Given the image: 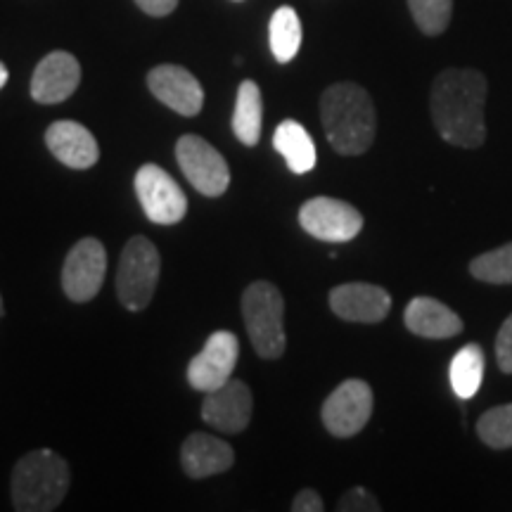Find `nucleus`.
<instances>
[{"label":"nucleus","mask_w":512,"mask_h":512,"mask_svg":"<svg viewBox=\"0 0 512 512\" xmlns=\"http://www.w3.org/2000/svg\"><path fill=\"white\" fill-rule=\"evenodd\" d=\"M486 95L489 81L477 69H444L432 83L430 112L446 143L477 150L486 140Z\"/></svg>","instance_id":"nucleus-1"},{"label":"nucleus","mask_w":512,"mask_h":512,"mask_svg":"<svg viewBox=\"0 0 512 512\" xmlns=\"http://www.w3.org/2000/svg\"><path fill=\"white\" fill-rule=\"evenodd\" d=\"M320 121L332 150L344 157L363 155L377 133L373 98L363 86L342 81L320 95Z\"/></svg>","instance_id":"nucleus-2"},{"label":"nucleus","mask_w":512,"mask_h":512,"mask_svg":"<svg viewBox=\"0 0 512 512\" xmlns=\"http://www.w3.org/2000/svg\"><path fill=\"white\" fill-rule=\"evenodd\" d=\"M69 463L50 448L31 451L12 472V505L19 512H53L69 491Z\"/></svg>","instance_id":"nucleus-3"},{"label":"nucleus","mask_w":512,"mask_h":512,"mask_svg":"<svg viewBox=\"0 0 512 512\" xmlns=\"http://www.w3.org/2000/svg\"><path fill=\"white\" fill-rule=\"evenodd\" d=\"M242 318L256 354L268 361L285 354V299L278 287L266 280L249 285L242 294Z\"/></svg>","instance_id":"nucleus-4"},{"label":"nucleus","mask_w":512,"mask_h":512,"mask_svg":"<svg viewBox=\"0 0 512 512\" xmlns=\"http://www.w3.org/2000/svg\"><path fill=\"white\" fill-rule=\"evenodd\" d=\"M162 259L157 247L143 235L126 242L117 268V294L119 302L128 311H143L155 297Z\"/></svg>","instance_id":"nucleus-5"},{"label":"nucleus","mask_w":512,"mask_h":512,"mask_svg":"<svg viewBox=\"0 0 512 512\" xmlns=\"http://www.w3.org/2000/svg\"><path fill=\"white\" fill-rule=\"evenodd\" d=\"M136 195L145 216L159 226H174L188 214V197L162 166L145 164L136 174Z\"/></svg>","instance_id":"nucleus-6"},{"label":"nucleus","mask_w":512,"mask_h":512,"mask_svg":"<svg viewBox=\"0 0 512 512\" xmlns=\"http://www.w3.org/2000/svg\"><path fill=\"white\" fill-rule=\"evenodd\" d=\"M375 396L368 382L347 380L332 392L323 403V425L339 439L354 437L368 425L373 415Z\"/></svg>","instance_id":"nucleus-7"},{"label":"nucleus","mask_w":512,"mask_h":512,"mask_svg":"<svg viewBox=\"0 0 512 512\" xmlns=\"http://www.w3.org/2000/svg\"><path fill=\"white\" fill-rule=\"evenodd\" d=\"M176 159L192 188L204 197H221L230 185V169L216 147L200 136H183L176 143Z\"/></svg>","instance_id":"nucleus-8"},{"label":"nucleus","mask_w":512,"mask_h":512,"mask_svg":"<svg viewBox=\"0 0 512 512\" xmlns=\"http://www.w3.org/2000/svg\"><path fill=\"white\" fill-rule=\"evenodd\" d=\"M299 223L316 240L349 242L363 230V214L344 200L313 197L299 209Z\"/></svg>","instance_id":"nucleus-9"},{"label":"nucleus","mask_w":512,"mask_h":512,"mask_svg":"<svg viewBox=\"0 0 512 512\" xmlns=\"http://www.w3.org/2000/svg\"><path fill=\"white\" fill-rule=\"evenodd\" d=\"M107 252L100 240L83 238L72 247L62 266V290L76 304L91 302L105 283Z\"/></svg>","instance_id":"nucleus-10"},{"label":"nucleus","mask_w":512,"mask_h":512,"mask_svg":"<svg viewBox=\"0 0 512 512\" xmlns=\"http://www.w3.org/2000/svg\"><path fill=\"white\" fill-rule=\"evenodd\" d=\"M240 344L238 337L228 330L211 332V337L204 344V349L190 361L188 382L197 392H214L221 384H226L233 377V370L238 366Z\"/></svg>","instance_id":"nucleus-11"},{"label":"nucleus","mask_w":512,"mask_h":512,"mask_svg":"<svg viewBox=\"0 0 512 512\" xmlns=\"http://www.w3.org/2000/svg\"><path fill=\"white\" fill-rule=\"evenodd\" d=\"M252 408V389L245 382L230 377L219 389L207 392V399L202 403V420L221 432L240 434L249 427Z\"/></svg>","instance_id":"nucleus-12"},{"label":"nucleus","mask_w":512,"mask_h":512,"mask_svg":"<svg viewBox=\"0 0 512 512\" xmlns=\"http://www.w3.org/2000/svg\"><path fill=\"white\" fill-rule=\"evenodd\" d=\"M147 86L159 102H164L169 110L183 117H195L202 112L204 91L202 83L192 76L185 67L178 64H159L147 74Z\"/></svg>","instance_id":"nucleus-13"},{"label":"nucleus","mask_w":512,"mask_h":512,"mask_svg":"<svg viewBox=\"0 0 512 512\" xmlns=\"http://www.w3.org/2000/svg\"><path fill=\"white\" fill-rule=\"evenodd\" d=\"M330 309L349 323H380L392 311V294L380 285L347 283L330 292Z\"/></svg>","instance_id":"nucleus-14"},{"label":"nucleus","mask_w":512,"mask_h":512,"mask_svg":"<svg viewBox=\"0 0 512 512\" xmlns=\"http://www.w3.org/2000/svg\"><path fill=\"white\" fill-rule=\"evenodd\" d=\"M81 64L72 53L55 50L38 62L31 76V98L41 105H57L69 100L79 88Z\"/></svg>","instance_id":"nucleus-15"},{"label":"nucleus","mask_w":512,"mask_h":512,"mask_svg":"<svg viewBox=\"0 0 512 512\" xmlns=\"http://www.w3.org/2000/svg\"><path fill=\"white\" fill-rule=\"evenodd\" d=\"M46 145L69 169H91L98 162V140L79 121H55L46 131Z\"/></svg>","instance_id":"nucleus-16"},{"label":"nucleus","mask_w":512,"mask_h":512,"mask_svg":"<svg viewBox=\"0 0 512 512\" xmlns=\"http://www.w3.org/2000/svg\"><path fill=\"white\" fill-rule=\"evenodd\" d=\"M181 463L188 477L207 479L211 475H221V472L230 470L235 463V453L226 441L197 432L183 441Z\"/></svg>","instance_id":"nucleus-17"},{"label":"nucleus","mask_w":512,"mask_h":512,"mask_svg":"<svg viewBox=\"0 0 512 512\" xmlns=\"http://www.w3.org/2000/svg\"><path fill=\"white\" fill-rule=\"evenodd\" d=\"M406 328L418 337L448 339L463 332V320L453 309L432 297H415L403 313Z\"/></svg>","instance_id":"nucleus-18"},{"label":"nucleus","mask_w":512,"mask_h":512,"mask_svg":"<svg viewBox=\"0 0 512 512\" xmlns=\"http://www.w3.org/2000/svg\"><path fill=\"white\" fill-rule=\"evenodd\" d=\"M273 147L285 157L292 174H309L316 166V143L299 121L285 119L283 124H278L273 133Z\"/></svg>","instance_id":"nucleus-19"},{"label":"nucleus","mask_w":512,"mask_h":512,"mask_svg":"<svg viewBox=\"0 0 512 512\" xmlns=\"http://www.w3.org/2000/svg\"><path fill=\"white\" fill-rule=\"evenodd\" d=\"M261 121H264V100L261 88L252 79L242 81L238 88V100L233 110V133L242 145L254 147L261 138Z\"/></svg>","instance_id":"nucleus-20"},{"label":"nucleus","mask_w":512,"mask_h":512,"mask_svg":"<svg viewBox=\"0 0 512 512\" xmlns=\"http://www.w3.org/2000/svg\"><path fill=\"white\" fill-rule=\"evenodd\" d=\"M268 41H271V53L280 64L292 62L302 48V19L297 10L283 5L273 12L271 27H268Z\"/></svg>","instance_id":"nucleus-21"},{"label":"nucleus","mask_w":512,"mask_h":512,"mask_svg":"<svg viewBox=\"0 0 512 512\" xmlns=\"http://www.w3.org/2000/svg\"><path fill=\"white\" fill-rule=\"evenodd\" d=\"M484 380V351L479 344H467L451 361V387L460 399H472Z\"/></svg>","instance_id":"nucleus-22"},{"label":"nucleus","mask_w":512,"mask_h":512,"mask_svg":"<svg viewBox=\"0 0 512 512\" xmlns=\"http://www.w3.org/2000/svg\"><path fill=\"white\" fill-rule=\"evenodd\" d=\"M470 273L479 283L512 285V242L472 259Z\"/></svg>","instance_id":"nucleus-23"},{"label":"nucleus","mask_w":512,"mask_h":512,"mask_svg":"<svg viewBox=\"0 0 512 512\" xmlns=\"http://www.w3.org/2000/svg\"><path fill=\"white\" fill-rule=\"evenodd\" d=\"M477 437L496 451L512 448V403L486 411L477 420Z\"/></svg>","instance_id":"nucleus-24"},{"label":"nucleus","mask_w":512,"mask_h":512,"mask_svg":"<svg viewBox=\"0 0 512 512\" xmlns=\"http://www.w3.org/2000/svg\"><path fill=\"white\" fill-rule=\"evenodd\" d=\"M408 10L425 36H441L453 17V0H408Z\"/></svg>","instance_id":"nucleus-25"},{"label":"nucleus","mask_w":512,"mask_h":512,"mask_svg":"<svg viewBox=\"0 0 512 512\" xmlns=\"http://www.w3.org/2000/svg\"><path fill=\"white\" fill-rule=\"evenodd\" d=\"M339 512H380L382 505L377 503V498L370 494L363 486H354L347 494L339 498L337 503Z\"/></svg>","instance_id":"nucleus-26"},{"label":"nucleus","mask_w":512,"mask_h":512,"mask_svg":"<svg viewBox=\"0 0 512 512\" xmlns=\"http://www.w3.org/2000/svg\"><path fill=\"white\" fill-rule=\"evenodd\" d=\"M496 361L503 373L512 375V313L503 320L496 337Z\"/></svg>","instance_id":"nucleus-27"},{"label":"nucleus","mask_w":512,"mask_h":512,"mask_svg":"<svg viewBox=\"0 0 512 512\" xmlns=\"http://www.w3.org/2000/svg\"><path fill=\"white\" fill-rule=\"evenodd\" d=\"M292 510L294 512H323L325 503H323V498H320L318 491L302 489L297 496H294Z\"/></svg>","instance_id":"nucleus-28"},{"label":"nucleus","mask_w":512,"mask_h":512,"mask_svg":"<svg viewBox=\"0 0 512 512\" xmlns=\"http://www.w3.org/2000/svg\"><path fill=\"white\" fill-rule=\"evenodd\" d=\"M136 5L145 12V15L166 17L176 10L178 0H136Z\"/></svg>","instance_id":"nucleus-29"},{"label":"nucleus","mask_w":512,"mask_h":512,"mask_svg":"<svg viewBox=\"0 0 512 512\" xmlns=\"http://www.w3.org/2000/svg\"><path fill=\"white\" fill-rule=\"evenodd\" d=\"M8 67H5V64L3 62H0V88H3L5 86V83H8Z\"/></svg>","instance_id":"nucleus-30"},{"label":"nucleus","mask_w":512,"mask_h":512,"mask_svg":"<svg viewBox=\"0 0 512 512\" xmlns=\"http://www.w3.org/2000/svg\"><path fill=\"white\" fill-rule=\"evenodd\" d=\"M0 316H3V299H0Z\"/></svg>","instance_id":"nucleus-31"}]
</instances>
